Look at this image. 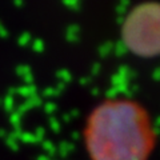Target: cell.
<instances>
[{
  "instance_id": "obj_1",
  "label": "cell",
  "mask_w": 160,
  "mask_h": 160,
  "mask_svg": "<svg viewBox=\"0 0 160 160\" xmlns=\"http://www.w3.org/2000/svg\"><path fill=\"white\" fill-rule=\"evenodd\" d=\"M89 160H149L158 133L149 111L129 98H109L95 106L84 123Z\"/></svg>"
},
{
  "instance_id": "obj_2",
  "label": "cell",
  "mask_w": 160,
  "mask_h": 160,
  "mask_svg": "<svg viewBox=\"0 0 160 160\" xmlns=\"http://www.w3.org/2000/svg\"><path fill=\"white\" fill-rule=\"evenodd\" d=\"M120 39L136 58L160 56V2L146 0L131 8L120 27Z\"/></svg>"
}]
</instances>
